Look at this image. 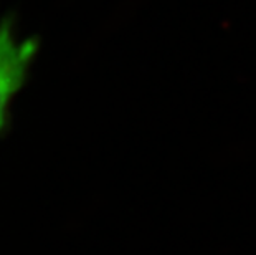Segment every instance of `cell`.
Wrapping results in <instances>:
<instances>
[{
    "label": "cell",
    "mask_w": 256,
    "mask_h": 255,
    "mask_svg": "<svg viewBox=\"0 0 256 255\" xmlns=\"http://www.w3.org/2000/svg\"><path fill=\"white\" fill-rule=\"evenodd\" d=\"M38 47L35 37L18 35L12 15L0 20V134L8 129L12 103L28 78Z\"/></svg>",
    "instance_id": "obj_1"
}]
</instances>
